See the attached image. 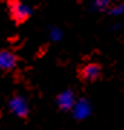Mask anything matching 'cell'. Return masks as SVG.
<instances>
[{"mask_svg": "<svg viewBox=\"0 0 124 130\" xmlns=\"http://www.w3.org/2000/svg\"><path fill=\"white\" fill-rule=\"evenodd\" d=\"M79 77L85 83H94L101 77V67L98 64H87L79 71Z\"/></svg>", "mask_w": 124, "mask_h": 130, "instance_id": "cell-2", "label": "cell"}, {"mask_svg": "<svg viewBox=\"0 0 124 130\" xmlns=\"http://www.w3.org/2000/svg\"><path fill=\"white\" fill-rule=\"evenodd\" d=\"M74 103H75V95H74L72 91H65V93H62L58 97V106H59V108H62V110H69L71 107L74 106Z\"/></svg>", "mask_w": 124, "mask_h": 130, "instance_id": "cell-5", "label": "cell"}, {"mask_svg": "<svg viewBox=\"0 0 124 130\" xmlns=\"http://www.w3.org/2000/svg\"><path fill=\"white\" fill-rule=\"evenodd\" d=\"M9 7H10V14L16 23H22L25 22L26 19L30 16V7H28L26 5H23L22 2L19 0H12L9 3Z\"/></svg>", "mask_w": 124, "mask_h": 130, "instance_id": "cell-1", "label": "cell"}, {"mask_svg": "<svg viewBox=\"0 0 124 130\" xmlns=\"http://www.w3.org/2000/svg\"><path fill=\"white\" fill-rule=\"evenodd\" d=\"M17 64V58L10 51H0V70L10 71Z\"/></svg>", "mask_w": 124, "mask_h": 130, "instance_id": "cell-3", "label": "cell"}, {"mask_svg": "<svg viewBox=\"0 0 124 130\" xmlns=\"http://www.w3.org/2000/svg\"><path fill=\"white\" fill-rule=\"evenodd\" d=\"M10 110L19 117H26L29 113L28 104H26V101L22 97H16L10 101Z\"/></svg>", "mask_w": 124, "mask_h": 130, "instance_id": "cell-4", "label": "cell"}]
</instances>
